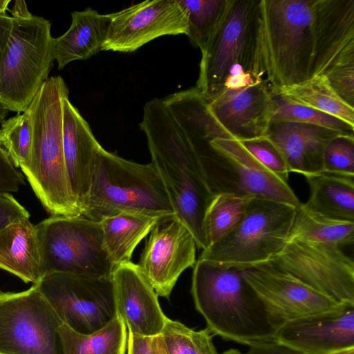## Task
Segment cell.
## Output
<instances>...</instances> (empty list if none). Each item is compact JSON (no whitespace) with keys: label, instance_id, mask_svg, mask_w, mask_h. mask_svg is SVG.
Returning <instances> with one entry per match:
<instances>
[{"label":"cell","instance_id":"41","mask_svg":"<svg viewBox=\"0 0 354 354\" xmlns=\"http://www.w3.org/2000/svg\"><path fill=\"white\" fill-rule=\"evenodd\" d=\"M212 335L207 328L194 330L196 354H218L213 343Z\"/></svg>","mask_w":354,"mask_h":354},{"label":"cell","instance_id":"48","mask_svg":"<svg viewBox=\"0 0 354 354\" xmlns=\"http://www.w3.org/2000/svg\"><path fill=\"white\" fill-rule=\"evenodd\" d=\"M335 354H354V348L343 351Z\"/></svg>","mask_w":354,"mask_h":354},{"label":"cell","instance_id":"30","mask_svg":"<svg viewBox=\"0 0 354 354\" xmlns=\"http://www.w3.org/2000/svg\"><path fill=\"white\" fill-rule=\"evenodd\" d=\"M272 94L271 122H296L329 129L341 133L353 134L354 127L342 120Z\"/></svg>","mask_w":354,"mask_h":354},{"label":"cell","instance_id":"20","mask_svg":"<svg viewBox=\"0 0 354 354\" xmlns=\"http://www.w3.org/2000/svg\"><path fill=\"white\" fill-rule=\"evenodd\" d=\"M62 138L72 193L82 212L91 187L97 154L102 147L88 122L66 97L62 104Z\"/></svg>","mask_w":354,"mask_h":354},{"label":"cell","instance_id":"13","mask_svg":"<svg viewBox=\"0 0 354 354\" xmlns=\"http://www.w3.org/2000/svg\"><path fill=\"white\" fill-rule=\"evenodd\" d=\"M35 284L62 324L77 333H95L118 315L111 277L53 273Z\"/></svg>","mask_w":354,"mask_h":354},{"label":"cell","instance_id":"28","mask_svg":"<svg viewBox=\"0 0 354 354\" xmlns=\"http://www.w3.org/2000/svg\"><path fill=\"white\" fill-rule=\"evenodd\" d=\"M294 239L329 243L343 248L353 245L354 222L333 219L315 213L301 203L296 208L287 240Z\"/></svg>","mask_w":354,"mask_h":354},{"label":"cell","instance_id":"8","mask_svg":"<svg viewBox=\"0 0 354 354\" xmlns=\"http://www.w3.org/2000/svg\"><path fill=\"white\" fill-rule=\"evenodd\" d=\"M0 66V102L8 111L24 112L48 79L55 60L50 22L41 17H12Z\"/></svg>","mask_w":354,"mask_h":354},{"label":"cell","instance_id":"37","mask_svg":"<svg viewBox=\"0 0 354 354\" xmlns=\"http://www.w3.org/2000/svg\"><path fill=\"white\" fill-rule=\"evenodd\" d=\"M24 185L22 176L0 145V192H17Z\"/></svg>","mask_w":354,"mask_h":354},{"label":"cell","instance_id":"19","mask_svg":"<svg viewBox=\"0 0 354 354\" xmlns=\"http://www.w3.org/2000/svg\"><path fill=\"white\" fill-rule=\"evenodd\" d=\"M272 107V94L266 80L239 90H223L207 103L216 122L239 140L266 136Z\"/></svg>","mask_w":354,"mask_h":354},{"label":"cell","instance_id":"35","mask_svg":"<svg viewBox=\"0 0 354 354\" xmlns=\"http://www.w3.org/2000/svg\"><path fill=\"white\" fill-rule=\"evenodd\" d=\"M194 330L167 318L160 337L167 354H196Z\"/></svg>","mask_w":354,"mask_h":354},{"label":"cell","instance_id":"26","mask_svg":"<svg viewBox=\"0 0 354 354\" xmlns=\"http://www.w3.org/2000/svg\"><path fill=\"white\" fill-rule=\"evenodd\" d=\"M63 354H125L128 331L117 315L91 334H81L62 324L59 328Z\"/></svg>","mask_w":354,"mask_h":354},{"label":"cell","instance_id":"10","mask_svg":"<svg viewBox=\"0 0 354 354\" xmlns=\"http://www.w3.org/2000/svg\"><path fill=\"white\" fill-rule=\"evenodd\" d=\"M41 279L53 273L111 278L115 266L103 247L101 223L51 216L37 225Z\"/></svg>","mask_w":354,"mask_h":354},{"label":"cell","instance_id":"47","mask_svg":"<svg viewBox=\"0 0 354 354\" xmlns=\"http://www.w3.org/2000/svg\"><path fill=\"white\" fill-rule=\"evenodd\" d=\"M324 3V18H323V27H322V38H323V28H324V12H325V0H323ZM323 51H324V72L322 75H325L326 65H325V51H324V44L323 38Z\"/></svg>","mask_w":354,"mask_h":354},{"label":"cell","instance_id":"39","mask_svg":"<svg viewBox=\"0 0 354 354\" xmlns=\"http://www.w3.org/2000/svg\"><path fill=\"white\" fill-rule=\"evenodd\" d=\"M249 348L250 349L246 353H242L238 349L230 348L225 351L222 354H301L277 342L250 346Z\"/></svg>","mask_w":354,"mask_h":354},{"label":"cell","instance_id":"42","mask_svg":"<svg viewBox=\"0 0 354 354\" xmlns=\"http://www.w3.org/2000/svg\"><path fill=\"white\" fill-rule=\"evenodd\" d=\"M12 20V17L8 15L0 16V66L11 31Z\"/></svg>","mask_w":354,"mask_h":354},{"label":"cell","instance_id":"34","mask_svg":"<svg viewBox=\"0 0 354 354\" xmlns=\"http://www.w3.org/2000/svg\"><path fill=\"white\" fill-rule=\"evenodd\" d=\"M240 142L262 167L288 183L290 171L286 162L279 150L266 136Z\"/></svg>","mask_w":354,"mask_h":354},{"label":"cell","instance_id":"27","mask_svg":"<svg viewBox=\"0 0 354 354\" xmlns=\"http://www.w3.org/2000/svg\"><path fill=\"white\" fill-rule=\"evenodd\" d=\"M272 93L339 118L354 127V108L336 94L324 75L283 86Z\"/></svg>","mask_w":354,"mask_h":354},{"label":"cell","instance_id":"18","mask_svg":"<svg viewBox=\"0 0 354 354\" xmlns=\"http://www.w3.org/2000/svg\"><path fill=\"white\" fill-rule=\"evenodd\" d=\"M111 280L117 315L127 331L142 337L160 335L168 317L138 265L130 261L115 266Z\"/></svg>","mask_w":354,"mask_h":354},{"label":"cell","instance_id":"2","mask_svg":"<svg viewBox=\"0 0 354 354\" xmlns=\"http://www.w3.org/2000/svg\"><path fill=\"white\" fill-rule=\"evenodd\" d=\"M140 124L151 163L167 189L175 216L191 231L197 248H207L203 229L206 208L214 195L206 183L194 146L162 99L144 106Z\"/></svg>","mask_w":354,"mask_h":354},{"label":"cell","instance_id":"14","mask_svg":"<svg viewBox=\"0 0 354 354\" xmlns=\"http://www.w3.org/2000/svg\"><path fill=\"white\" fill-rule=\"evenodd\" d=\"M110 15L101 50L131 53L158 37L188 33L187 12L178 0H147Z\"/></svg>","mask_w":354,"mask_h":354},{"label":"cell","instance_id":"11","mask_svg":"<svg viewBox=\"0 0 354 354\" xmlns=\"http://www.w3.org/2000/svg\"><path fill=\"white\" fill-rule=\"evenodd\" d=\"M259 265L288 274L338 303L354 304V263L338 245L289 239Z\"/></svg>","mask_w":354,"mask_h":354},{"label":"cell","instance_id":"16","mask_svg":"<svg viewBox=\"0 0 354 354\" xmlns=\"http://www.w3.org/2000/svg\"><path fill=\"white\" fill-rule=\"evenodd\" d=\"M196 240L175 215L157 223L138 264L158 296L169 298L180 274L196 262Z\"/></svg>","mask_w":354,"mask_h":354},{"label":"cell","instance_id":"36","mask_svg":"<svg viewBox=\"0 0 354 354\" xmlns=\"http://www.w3.org/2000/svg\"><path fill=\"white\" fill-rule=\"evenodd\" d=\"M326 77L336 94L354 108V62L334 68Z\"/></svg>","mask_w":354,"mask_h":354},{"label":"cell","instance_id":"6","mask_svg":"<svg viewBox=\"0 0 354 354\" xmlns=\"http://www.w3.org/2000/svg\"><path fill=\"white\" fill-rule=\"evenodd\" d=\"M122 212L175 215L165 185L151 162L127 160L102 147L82 216L100 222Z\"/></svg>","mask_w":354,"mask_h":354},{"label":"cell","instance_id":"31","mask_svg":"<svg viewBox=\"0 0 354 354\" xmlns=\"http://www.w3.org/2000/svg\"><path fill=\"white\" fill-rule=\"evenodd\" d=\"M32 145V121L28 108L21 114L4 120L0 128V145L15 167L24 169L29 161Z\"/></svg>","mask_w":354,"mask_h":354},{"label":"cell","instance_id":"7","mask_svg":"<svg viewBox=\"0 0 354 354\" xmlns=\"http://www.w3.org/2000/svg\"><path fill=\"white\" fill-rule=\"evenodd\" d=\"M259 0H227L225 8L201 50L196 88L209 103L223 90L228 71L241 64L248 72L262 77L257 50Z\"/></svg>","mask_w":354,"mask_h":354},{"label":"cell","instance_id":"46","mask_svg":"<svg viewBox=\"0 0 354 354\" xmlns=\"http://www.w3.org/2000/svg\"><path fill=\"white\" fill-rule=\"evenodd\" d=\"M8 110L0 102V123L1 124L8 115Z\"/></svg>","mask_w":354,"mask_h":354},{"label":"cell","instance_id":"33","mask_svg":"<svg viewBox=\"0 0 354 354\" xmlns=\"http://www.w3.org/2000/svg\"><path fill=\"white\" fill-rule=\"evenodd\" d=\"M324 172L354 177V136L339 134L327 144L323 157Z\"/></svg>","mask_w":354,"mask_h":354},{"label":"cell","instance_id":"3","mask_svg":"<svg viewBox=\"0 0 354 354\" xmlns=\"http://www.w3.org/2000/svg\"><path fill=\"white\" fill-rule=\"evenodd\" d=\"M191 292L213 335L249 347L277 342V329L241 270L198 259Z\"/></svg>","mask_w":354,"mask_h":354},{"label":"cell","instance_id":"38","mask_svg":"<svg viewBox=\"0 0 354 354\" xmlns=\"http://www.w3.org/2000/svg\"><path fill=\"white\" fill-rule=\"evenodd\" d=\"M28 212L9 193L0 192V231L9 225L29 218Z\"/></svg>","mask_w":354,"mask_h":354},{"label":"cell","instance_id":"5","mask_svg":"<svg viewBox=\"0 0 354 354\" xmlns=\"http://www.w3.org/2000/svg\"><path fill=\"white\" fill-rule=\"evenodd\" d=\"M187 129L209 189L212 194L231 193L286 203H301L287 182L262 167L243 147L213 120Z\"/></svg>","mask_w":354,"mask_h":354},{"label":"cell","instance_id":"4","mask_svg":"<svg viewBox=\"0 0 354 354\" xmlns=\"http://www.w3.org/2000/svg\"><path fill=\"white\" fill-rule=\"evenodd\" d=\"M69 94L60 76L43 84L28 106L32 145L27 166L21 169L34 192L52 216H80L66 167L62 138V104Z\"/></svg>","mask_w":354,"mask_h":354},{"label":"cell","instance_id":"9","mask_svg":"<svg viewBox=\"0 0 354 354\" xmlns=\"http://www.w3.org/2000/svg\"><path fill=\"white\" fill-rule=\"evenodd\" d=\"M296 207L253 198L236 227L226 236L203 250L198 259L239 270L266 261L285 244Z\"/></svg>","mask_w":354,"mask_h":354},{"label":"cell","instance_id":"25","mask_svg":"<svg viewBox=\"0 0 354 354\" xmlns=\"http://www.w3.org/2000/svg\"><path fill=\"white\" fill-rule=\"evenodd\" d=\"M310 189L307 209L340 221L354 222V177L326 172L305 176Z\"/></svg>","mask_w":354,"mask_h":354},{"label":"cell","instance_id":"44","mask_svg":"<svg viewBox=\"0 0 354 354\" xmlns=\"http://www.w3.org/2000/svg\"><path fill=\"white\" fill-rule=\"evenodd\" d=\"M152 350L153 354H167L160 335L152 338Z\"/></svg>","mask_w":354,"mask_h":354},{"label":"cell","instance_id":"21","mask_svg":"<svg viewBox=\"0 0 354 354\" xmlns=\"http://www.w3.org/2000/svg\"><path fill=\"white\" fill-rule=\"evenodd\" d=\"M339 134L345 133L308 124L272 122L266 136L282 154L290 172L308 176L324 172L325 148Z\"/></svg>","mask_w":354,"mask_h":354},{"label":"cell","instance_id":"40","mask_svg":"<svg viewBox=\"0 0 354 354\" xmlns=\"http://www.w3.org/2000/svg\"><path fill=\"white\" fill-rule=\"evenodd\" d=\"M152 338L138 336L128 332L127 354H153Z\"/></svg>","mask_w":354,"mask_h":354},{"label":"cell","instance_id":"29","mask_svg":"<svg viewBox=\"0 0 354 354\" xmlns=\"http://www.w3.org/2000/svg\"><path fill=\"white\" fill-rule=\"evenodd\" d=\"M253 198L231 193L215 194L204 216L203 229L207 248L230 234L243 217Z\"/></svg>","mask_w":354,"mask_h":354},{"label":"cell","instance_id":"32","mask_svg":"<svg viewBox=\"0 0 354 354\" xmlns=\"http://www.w3.org/2000/svg\"><path fill=\"white\" fill-rule=\"evenodd\" d=\"M188 19L187 36L201 50L218 23L227 0H178Z\"/></svg>","mask_w":354,"mask_h":354},{"label":"cell","instance_id":"17","mask_svg":"<svg viewBox=\"0 0 354 354\" xmlns=\"http://www.w3.org/2000/svg\"><path fill=\"white\" fill-rule=\"evenodd\" d=\"M276 341L301 354H335L354 348V304L284 322Z\"/></svg>","mask_w":354,"mask_h":354},{"label":"cell","instance_id":"22","mask_svg":"<svg viewBox=\"0 0 354 354\" xmlns=\"http://www.w3.org/2000/svg\"><path fill=\"white\" fill-rule=\"evenodd\" d=\"M71 24L68 30L54 38L55 59L58 69L76 60L87 59L97 54L107 37L111 15H102L88 8L71 13Z\"/></svg>","mask_w":354,"mask_h":354},{"label":"cell","instance_id":"12","mask_svg":"<svg viewBox=\"0 0 354 354\" xmlns=\"http://www.w3.org/2000/svg\"><path fill=\"white\" fill-rule=\"evenodd\" d=\"M62 324L35 284L0 292V354H63Z\"/></svg>","mask_w":354,"mask_h":354},{"label":"cell","instance_id":"45","mask_svg":"<svg viewBox=\"0 0 354 354\" xmlns=\"http://www.w3.org/2000/svg\"><path fill=\"white\" fill-rule=\"evenodd\" d=\"M11 0H0V16L6 15V12L9 10L8 6Z\"/></svg>","mask_w":354,"mask_h":354},{"label":"cell","instance_id":"24","mask_svg":"<svg viewBox=\"0 0 354 354\" xmlns=\"http://www.w3.org/2000/svg\"><path fill=\"white\" fill-rule=\"evenodd\" d=\"M155 215L122 212L103 218V247L115 266L131 261L139 243L162 219Z\"/></svg>","mask_w":354,"mask_h":354},{"label":"cell","instance_id":"43","mask_svg":"<svg viewBox=\"0 0 354 354\" xmlns=\"http://www.w3.org/2000/svg\"><path fill=\"white\" fill-rule=\"evenodd\" d=\"M9 10L12 17L15 18H27L32 15L27 8L26 2L21 0H16L13 8Z\"/></svg>","mask_w":354,"mask_h":354},{"label":"cell","instance_id":"15","mask_svg":"<svg viewBox=\"0 0 354 354\" xmlns=\"http://www.w3.org/2000/svg\"><path fill=\"white\" fill-rule=\"evenodd\" d=\"M241 272L261 301L276 329L286 322L334 310L345 304L268 266L259 265L241 270Z\"/></svg>","mask_w":354,"mask_h":354},{"label":"cell","instance_id":"23","mask_svg":"<svg viewBox=\"0 0 354 354\" xmlns=\"http://www.w3.org/2000/svg\"><path fill=\"white\" fill-rule=\"evenodd\" d=\"M40 266L36 225L29 218L0 231V268L35 284L41 279Z\"/></svg>","mask_w":354,"mask_h":354},{"label":"cell","instance_id":"1","mask_svg":"<svg viewBox=\"0 0 354 354\" xmlns=\"http://www.w3.org/2000/svg\"><path fill=\"white\" fill-rule=\"evenodd\" d=\"M321 47L317 0H259L257 50L272 92L314 78Z\"/></svg>","mask_w":354,"mask_h":354}]
</instances>
